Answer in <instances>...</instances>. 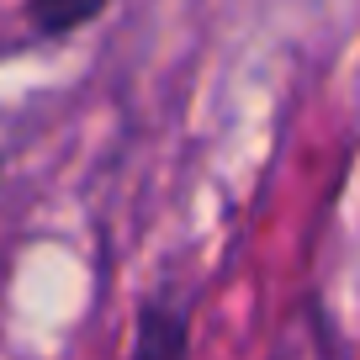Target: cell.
Returning a JSON list of instances; mask_svg holds the SVG:
<instances>
[{
    "label": "cell",
    "instance_id": "obj_1",
    "mask_svg": "<svg viewBox=\"0 0 360 360\" xmlns=\"http://www.w3.org/2000/svg\"><path fill=\"white\" fill-rule=\"evenodd\" d=\"M191 323H196V292L159 281L133 313L122 360H191Z\"/></svg>",
    "mask_w": 360,
    "mask_h": 360
},
{
    "label": "cell",
    "instance_id": "obj_2",
    "mask_svg": "<svg viewBox=\"0 0 360 360\" xmlns=\"http://www.w3.org/2000/svg\"><path fill=\"white\" fill-rule=\"evenodd\" d=\"M265 360H345L339 355V334H334V323H328L318 297H302V302L281 318Z\"/></svg>",
    "mask_w": 360,
    "mask_h": 360
},
{
    "label": "cell",
    "instance_id": "obj_3",
    "mask_svg": "<svg viewBox=\"0 0 360 360\" xmlns=\"http://www.w3.org/2000/svg\"><path fill=\"white\" fill-rule=\"evenodd\" d=\"M112 0H32V27L43 37H69L79 27H90Z\"/></svg>",
    "mask_w": 360,
    "mask_h": 360
}]
</instances>
